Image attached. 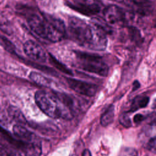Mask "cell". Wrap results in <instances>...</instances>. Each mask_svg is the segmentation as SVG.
I'll use <instances>...</instances> for the list:
<instances>
[{
    "label": "cell",
    "mask_w": 156,
    "mask_h": 156,
    "mask_svg": "<svg viewBox=\"0 0 156 156\" xmlns=\"http://www.w3.org/2000/svg\"><path fill=\"white\" fill-rule=\"evenodd\" d=\"M149 101V98L147 96H138L136 97L132 101L129 112H133L138 110L139 108L146 107Z\"/></svg>",
    "instance_id": "5bb4252c"
},
{
    "label": "cell",
    "mask_w": 156,
    "mask_h": 156,
    "mask_svg": "<svg viewBox=\"0 0 156 156\" xmlns=\"http://www.w3.org/2000/svg\"><path fill=\"white\" fill-rule=\"evenodd\" d=\"M49 58H50V60H51V62L52 63V64L54 65L58 69H59L62 72H63L66 74L73 75L72 71L68 67H66L65 65L62 63L58 61L54 56H52L50 54Z\"/></svg>",
    "instance_id": "ac0fdd59"
},
{
    "label": "cell",
    "mask_w": 156,
    "mask_h": 156,
    "mask_svg": "<svg viewBox=\"0 0 156 156\" xmlns=\"http://www.w3.org/2000/svg\"><path fill=\"white\" fill-rule=\"evenodd\" d=\"M128 34L130 40L136 44L141 43L142 42V38L140 32L135 27L129 26Z\"/></svg>",
    "instance_id": "2e32d148"
},
{
    "label": "cell",
    "mask_w": 156,
    "mask_h": 156,
    "mask_svg": "<svg viewBox=\"0 0 156 156\" xmlns=\"http://www.w3.org/2000/svg\"><path fill=\"white\" fill-rule=\"evenodd\" d=\"M8 113L12 119L19 123L18 124H24L27 122L22 112L16 107L10 106L8 108Z\"/></svg>",
    "instance_id": "9a60e30c"
},
{
    "label": "cell",
    "mask_w": 156,
    "mask_h": 156,
    "mask_svg": "<svg viewBox=\"0 0 156 156\" xmlns=\"http://www.w3.org/2000/svg\"><path fill=\"white\" fill-rule=\"evenodd\" d=\"M69 5L73 9L88 16L94 15L100 11V7L98 4L88 1L76 2Z\"/></svg>",
    "instance_id": "ba28073f"
},
{
    "label": "cell",
    "mask_w": 156,
    "mask_h": 156,
    "mask_svg": "<svg viewBox=\"0 0 156 156\" xmlns=\"http://www.w3.org/2000/svg\"><path fill=\"white\" fill-rule=\"evenodd\" d=\"M66 82L69 87L74 91L87 96H94L98 90V87L96 85L80 80L66 78Z\"/></svg>",
    "instance_id": "52a82bcc"
},
{
    "label": "cell",
    "mask_w": 156,
    "mask_h": 156,
    "mask_svg": "<svg viewBox=\"0 0 156 156\" xmlns=\"http://www.w3.org/2000/svg\"><path fill=\"white\" fill-rule=\"evenodd\" d=\"M29 77L34 82L39 85H41L42 86L50 87L51 86H53V85H54V82L51 79L37 72H34V71L31 72L29 75Z\"/></svg>",
    "instance_id": "7c38bea8"
},
{
    "label": "cell",
    "mask_w": 156,
    "mask_h": 156,
    "mask_svg": "<svg viewBox=\"0 0 156 156\" xmlns=\"http://www.w3.org/2000/svg\"><path fill=\"white\" fill-rule=\"evenodd\" d=\"M156 138L155 136H154L153 137H152L151 138H150V140L147 141V144H146V148L153 152H155V143H156Z\"/></svg>",
    "instance_id": "7402d4cb"
},
{
    "label": "cell",
    "mask_w": 156,
    "mask_h": 156,
    "mask_svg": "<svg viewBox=\"0 0 156 156\" xmlns=\"http://www.w3.org/2000/svg\"><path fill=\"white\" fill-rule=\"evenodd\" d=\"M35 101L40 110L52 118L69 119L73 116V112L56 95L44 91H37L35 94Z\"/></svg>",
    "instance_id": "3957f363"
},
{
    "label": "cell",
    "mask_w": 156,
    "mask_h": 156,
    "mask_svg": "<svg viewBox=\"0 0 156 156\" xmlns=\"http://www.w3.org/2000/svg\"><path fill=\"white\" fill-rule=\"evenodd\" d=\"M82 156H91V154L88 149H85L82 153Z\"/></svg>",
    "instance_id": "484cf974"
},
{
    "label": "cell",
    "mask_w": 156,
    "mask_h": 156,
    "mask_svg": "<svg viewBox=\"0 0 156 156\" xmlns=\"http://www.w3.org/2000/svg\"><path fill=\"white\" fill-rule=\"evenodd\" d=\"M75 54L78 66L82 69L101 76L108 74V66L100 55L80 51H77Z\"/></svg>",
    "instance_id": "277c9868"
},
{
    "label": "cell",
    "mask_w": 156,
    "mask_h": 156,
    "mask_svg": "<svg viewBox=\"0 0 156 156\" xmlns=\"http://www.w3.org/2000/svg\"><path fill=\"white\" fill-rule=\"evenodd\" d=\"M23 49L26 55L34 61L43 63L47 59L44 50L38 43L34 41H27L24 44Z\"/></svg>",
    "instance_id": "8992f818"
},
{
    "label": "cell",
    "mask_w": 156,
    "mask_h": 156,
    "mask_svg": "<svg viewBox=\"0 0 156 156\" xmlns=\"http://www.w3.org/2000/svg\"><path fill=\"white\" fill-rule=\"evenodd\" d=\"M0 44L11 54L15 53V47L13 43L4 36H0Z\"/></svg>",
    "instance_id": "d6986e66"
},
{
    "label": "cell",
    "mask_w": 156,
    "mask_h": 156,
    "mask_svg": "<svg viewBox=\"0 0 156 156\" xmlns=\"http://www.w3.org/2000/svg\"><path fill=\"white\" fill-rule=\"evenodd\" d=\"M119 121L120 124L124 127L129 128L132 126V121L127 113H123L119 115Z\"/></svg>",
    "instance_id": "ffe728a7"
},
{
    "label": "cell",
    "mask_w": 156,
    "mask_h": 156,
    "mask_svg": "<svg viewBox=\"0 0 156 156\" xmlns=\"http://www.w3.org/2000/svg\"><path fill=\"white\" fill-rule=\"evenodd\" d=\"M0 155L21 156L18 149L12 146L0 133Z\"/></svg>",
    "instance_id": "8fae6325"
},
{
    "label": "cell",
    "mask_w": 156,
    "mask_h": 156,
    "mask_svg": "<svg viewBox=\"0 0 156 156\" xmlns=\"http://www.w3.org/2000/svg\"><path fill=\"white\" fill-rule=\"evenodd\" d=\"M7 122H8L7 116L0 107V123H2V124L5 125Z\"/></svg>",
    "instance_id": "603a6c76"
},
{
    "label": "cell",
    "mask_w": 156,
    "mask_h": 156,
    "mask_svg": "<svg viewBox=\"0 0 156 156\" xmlns=\"http://www.w3.org/2000/svg\"><path fill=\"white\" fill-rule=\"evenodd\" d=\"M27 23L36 35L52 42L62 40L66 35L65 26L59 18L33 14L28 18Z\"/></svg>",
    "instance_id": "7a4b0ae2"
},
{
    "label": "cell",
    "mask_w": 156,
    "mask_h": 156,
    "mask_svg": "<svg viewBox=\"0 0 156 156\" xmlns=\"http://www.w3.org/2000/svg\"><path fill=\"white\" fill-rule=\"evenodd\" d=\"M115 112H114V106L113 105H110L106 110L101 115L100 122L101 124L103 127H106L110 124L114 119Z\"/></svg>",
    "instance_id": "4fadbf2b"
},
{
    "label": "cell",
    "mask_w": 156,
    "mask_h": 156,
    "mask_svg": "<svg viewBox=\"0 0 156 156\" xmlns=\"http://www.w3.org/2000/svg\"><path fill=\"white\" fill-rule=\"evenodd\" d=\"M145 119V116L141 114H136L134 116L133 121L136 124H140Z\"/></svg>",
    "instance_id": "cb8c5ba5"
},
{
    "label": "cell",
    "mask_w": 156,
    "mask_h": 156,
    "mask_svg": "<svg viewBox=\"0 0 156 156\" xmlns=\"http://www.w3.org/2000/svg\"><path fill=\"white\" fill-rule=\"evenodd\" d=\"M68 31L71 38L79 45L91 50L102 51L107 44V33L95 24L71 16L68 20Z\"/></svg>",
    "instance_id": "6da1fadb"
},
{
    "label": "cell",
    "mask_w": 156,
    "mask_h": 156,
    "mask_svg": "<svg viewBox=\"0 0 156 156\" xmlns=\"http://www.w3.org/2000/svg\"><path fill=\"white\" fill-rule=\"evenodd\" d=\"M140 85L139 82L137 80L135 81L133 84V91H135V90L138 89L140 87Z\"/></svg>",
    "instance_id": "d4e9b609"
},
{
    "label": "cell",
    "mask_w": 156,
    "mask_h": 156,
    "mask_svg": "<svg viewBox=\"0 0 156 156\" xmlns=\"http://www.w3.org/2000/svg\"><path fill=\"white\" fill-rule=\"evenodd\" d=\"M103 15L105 22L114 27L127 26L132 17L130 13L115 5H111L105 8Z\"/></svg>",
    "instance_id": "5b68a950"
},
{
    "label": "cell",
    "mask_w": 156,
    "mask_h": 156,
    "mask_svg": "<svg viewBox=\"0 0 156 156\" xmlns=\"http://www.w3.org/2000/svg\"><path fill=\"white\" fill-rule=\"evenodd\" d=\"M71 156H76L75 154H73V155H71Z\"/></svg>",
    "instance_id": "83f0119b"
},
{
    "label": "cell",
    "mask_w": 156,
    "mask_h": 156,
    "mask_svg": "<svg viewBox=\"0 0 156 156\" xmlns=\"http://www.w3.org/2000/svg\"><path fill=\"white\" fill-rule=\"evenodd\" d=\"M0 30L7 35H10L12 33L10 23L2 14H0Z\"/></svg>",
    "instance_id": "e0dca14e"
},
{
    "label": "cell",
    "mask_w": 156,
    "mask_h": 156,
    "mask_svg": "<svg viewBox=\"0 0 156 156\" xmlns=\"http://www.w3.org/2000/svg\"><path fill=\"white\" fill-rule=\"evenodd\" d=\"M13 135L17 139L27 142L37 141L35 135L20 124H15L13 127Z\"/></svg>",
    "instance_id": "30bf717a"
},
{
    "label": "cell",
    "mask_w": 156,
    "mask_h": 156,
    "mask_svg": "<svg viewBox=\"0 0 156 156\" xmlns=\"http://www.w3.org/2000/svg\"><path fill=\"white\" fill-rule=\"evenodd\" d=\"M129 6L137 13L147 15L152 12V4L151 0H127Z\"/></svg>",
    "instance_id": "9c48e42d"
},
{
    "label": "cell",
    "mask_w": 156,
    "mask_h": 156,
    "mask_svg": "<svg viewBox=\"0 0 156 156\" xmlns=\"http://www.w3.org/2000/svg\"><path fill=\"white\" fill-rule=\"evenodd\" d=\"M110 1H116V2H121L123 0H110Z\"/></svg>",
    "instance_id": "4316f807"
},
{
    "label": "cell",
    "mask_w": 156,
    "mask_h": 156,
    "mask_svg": "<svg viewBox=\"0 0 156 156\" xmlns=\"http://www.w3.org/2000/svg\"><path fill=\"white\" fill-rule=\"evenodd\" d=\"M119 156H138V152L133 147H125L121 150Z\"/></svg>",
    "instance_id": "44dd1931"
}]
</instances>
